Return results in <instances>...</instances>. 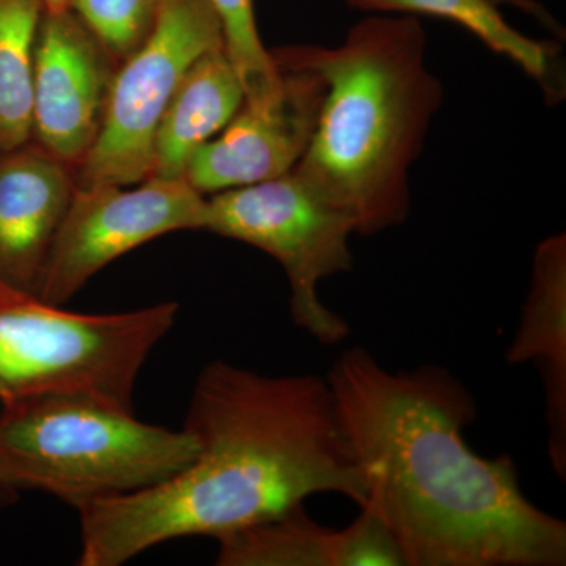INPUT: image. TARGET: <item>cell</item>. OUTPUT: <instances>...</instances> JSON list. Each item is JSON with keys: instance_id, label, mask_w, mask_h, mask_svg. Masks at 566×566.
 Here are the masks:
<instances>
[{"instance_id": "obj_4", "label": "cell", "mask_w": 566, "mask_h": 566, "mask_svg": "<svg viewBox=\"0 0 566 566\" xmlns=\"http://www.w3.org/2000/svg\"><path fill=\"white\" fill-rule=\"evenodd\" d=\"M188 430L142 422L133 408L81 392L0 409V486L41 491L74 509L159 485L197 455Z\"/></svg>"}, {"instance_id": "obj_3", "label": "cell", "mask_w": 566, "mask_h": 566, "mask_svg": "<svg viewBox=\"0 0 566 566\" xmlns=\"http://www.w3.org/2000/svg\"><path fill=\"white\" fill-rule=\"evenodd\" d=\"M411 14L357 22L340 46H286L275 62L322 74L327 91L311 147L294 167L356 221L357 233L398 226L409 212V170L442 99Z\"/></svg>"}, {"instance_id": "obj_8", "label": "cell", "mask_w": 566, "mask_h": 566, "mask_svg": "<svg viewBox=\"0 0 566 566\" xmlns=\"http://www.w3.org/2000/svg\"><path fill=\"white\" fill-rule=\"evenodd\" d=\"M205 197L185 178L150 177L132 186H76L36 296L69 303L103 268L148 241L203 230Z\"/></svg>"}, {"instance_id": "obj_14", "label": "cell", "mask_w": 566, "mask_h": 566, "mask_svg": "<svg viewBox=\"0 0 566 566\" xmlns=\"http://www.w3.org/2000/svg\"><path fill=\"white\" fill-rule=\"evenodd\" d=\"M244 99L243 84L226 48L197 59L159 123L151 177L185 178L193 153L229 125Z\"/></svg>"}, {"instance_id": "obj_13", "label": "cell", "mask_w": 566, "mask_h": 566, "mask_svg": "<svg viewBox=\"0 0 566 566\" xmlns=\"http://www.w3.org/2000/svg\"><path fill=\"white\" fill-rule=\"evenodd\" d=\"M509 364H535L542 371L549 427L547 452L566 476V237L554 234L536 248L531 290Z\"/></svg>"}, {"instance_id": "obj_5", "label": "cell", "mask_w": 566, "mask_h": 566, "mask_svg": "<svg viewBox=\"0 0 566 566\" xmlns=\"http://www.w3.org/2000/svg\"><path fill=\"white\" fill-rule=\"evenodd\" d=\"M177 314V303L76 314L0 281V409L57 392L133 408L137 376Z\"/></svg>"}, {"instance_id": "obj_11", "label": "cell", "mask_w": 566, "mask_h": 566, "mask_svg": "<svg viewBox=\"0 0 566 566\" xmlns=\"http://www.w3.org/2000/svg\"><path fill=\"white\" fill-rule=\"evenodd\" d=\"M76 172L33 142L0 153V281L39 293Z\"/></svg>"}, {"instance_id": "obj_15", "label": "cell", "mask_w": 566, "mask_h": 566, "mask_svg": "<svg viewBox=\"0 0 566 566\" xmlns=\"http://www.w3.org/2000/svg\"><path fill=\"white\" fill-rule=\"evenodd\" d=\"M356 9L375 13L424 14L457 22L495 54L516 63L546 91L553 84L554 46L528 39L502 17L494 0H346Z\"/></svg>"}, {"instance_id": "obj_7", "label": "cell", "mask_w": 566, "mask_h": 566, "mask_svg": "<svg viewBox=\"0 0 566 566\" xmlns=\"http://www.w3.org/2000/svg\"><path fill=\"white\" fill-rule=\"evenodd\" d=\"M221 46L210 0H163L150 36L115 69L102 128L76 169V186H132L150 178L164 112L193 62Z\"/></svg>"}, {"instance_id": "obj_19", "label": "cell", "mask_w": 566, "mask_h": 566, "mask_svg": "<svg viewBox=\"0 0 566 566\" xmlns=\"http://www.w3.org/2000/svg\"><path fill=\"white\" fill-rule=\"evenodd\" d=\"M494 2L497 3V6L515 7V9L524 11L528 17L535 18L536 21L542 22L549 31L560 35V25L551 17L549 11H547L542 3L536 2V0H494Z\"/></svg>"}, {"instance_id": "obj_6", "label": "cell", "mask_w": 566, "mask_h": 566, "mask_svg": "<svg viewBox=\"0 0 566 566\" xmlns=\"http://www.w3.org/2000/svg\"><path fill=\"white\" fill-rule=\"evenodd\" d=\"M203 230L277 260L292 289L293 322L319 344L348 337V323L319 301L318 285L352 270L356 221L296 170L205 197Z\"/></svg>"}, {"instance_id": "obj_21", "label": "cell", "mask_w": 566, "mask_h": 566, "mask_svg": "<svg viewBox=\"0 0 566 566\" xmlns=\"http://www.w3.org/2000/svg\"><path fill=\"white\" fill-rule=\"evenodd\" d=\"M10 491H7L6 488L0 486V501H3V499L9 497Z\"/></svg>"}, {"instance_id": "obj_20", "label": "cell", "mask_w": 566, "mask_h": 566, "mask_svg": "<svg viewBox=\"0 0 566 566\" xmlns=\"http://www.w3.org/2000/svg\"><path fill=\"white\" fill-rule=\"evenodd\" d=\"M44 7V13H61L70 10L71 0H41Z\"/></svg>"}, {"instance_id": "obj_10", "label": "cell", "mask_w": 566, "mask_h": 566, "mask_svg": "<svg viewBox=\"0 0 566 566\" xmlns=\"http://www.w3.org/2000/svg\"><path fill=\"white\" fill-rule=\"evenodd\" d=\"M115 69L73 11L44 13L33 71L31 142L74 172L98 137Z\"/></svg>"}, {"instance_id": "obj_2", "label": "cell", "mask_w": 566, "mask_h": 566, "mask_svg": "<svg viewBox=\"0 0 566 566\" xmlns=\"http://www.w3.org/2000/svg\"><path fill=\"white\" fill-rule=\"evenodd\" d=\"M191 464L159 485L77 509L81 566H120L185 536H219L335 493L363 509L368 485L327 379L266 376L223 360L193 386Z\"/></svg>"}, {"instance_id": "obj_9", "label": "cell", "mask_w": 566, "mask_h": 566, "mask_svg": "<svg viewBox=\"0 0 566 566\" xmlns=\"http://www.w3.org/2000/svg\"><path fill=\"white\" fill-rule=\"evenodd\" d=\"M277 85L243 106L202 145L185 170V180L212 196L292 172L311 147L327 85L322 74L275 62Z\"/></svg>"}, {"instance_id": "obj_16", "label": "cell", "mask_w": 566, "mask_h": 566, "mask_svg": "<svg viewBox=\"0 0 566 566\" xmlns=\"http://www.w3.org/2000/svg\"><path fill=\"white\" fill-rule=\"evenodd\" d=\"M41 0H0V153L31 142Z\"/></svg>"}, {"instance_id": "obj_17", "label": "cell", "mask_w": 566, "mask_h": 566, "mask_svg": "<svg viewBox=\"0 0 566 566\" xmlns=\"http://www.w3.org/2000/svg\"><path fill=\"white\" fill-rule=\"evenodd\" d=\"M163 0H71L70 10L115 65H120L150 36Z\"/></svg>"}, {"instance_id": "obj_18", "label": "cell", "mask_w": 566, "mask_h": 566, "mask_svg": "<svg viewBox=\"0 0 566 566\" xmlns=\"http://www.w3.org/2000/svg\"><path fill=\"white\" fill-rule=\"evenodd\" d=\"M210 2L221 22L223 46L243 84L245 99L266 95L277 85L281 73L260 39L253 0Z\"/></svg>"}, {"instance_id": "obj_12", "label": "cell", "mask_w": 566, "mask_h": 566, "mask_svg": "<svg viewBox=\"0 0 566 566\" xmlns=\"http://www.w3.org/2000/svg\"><path fill=\"white\" fill-rule=\"evenodd\" d=\"M216 539L221 566H405L394 536L370 505L342 531L315 523L301 505Z\"/></svg>"}, {"instance_id": "obj_1", "label": "cell", "mask_w": 566, "mask_h": 566, "mask_svg": "<svg viewBox=\"0 0 566 566\" xmlns=\"http://www.w3.org/2000/svg\"><path fill=\"white\" fill-rule=\"evenodd\" d=\"M368 502L405 566H564L565 521L532 504L510 457L464 439L474 397L444 368L390 371L352 348L327 374ZM364 505V506H365Z\"/></svg>"}]
</instances>
